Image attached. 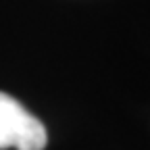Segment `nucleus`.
<instances>
[{
    "label": "nucleus",
    "mask_w": 150,
    "mask_h": 150,
    "mask_svg": "<svg viewBox=\"0 0 150 150\" xmlns=\"http://www.w3.org/2000/svg\"><path fill=\"white\" fill-rule=\"evenodd\" d=\"M48 134L44 123L19 102L0 92V150H44Z\"/></svg>",
    "instance_id": "obj_1"
}]
</instances>
